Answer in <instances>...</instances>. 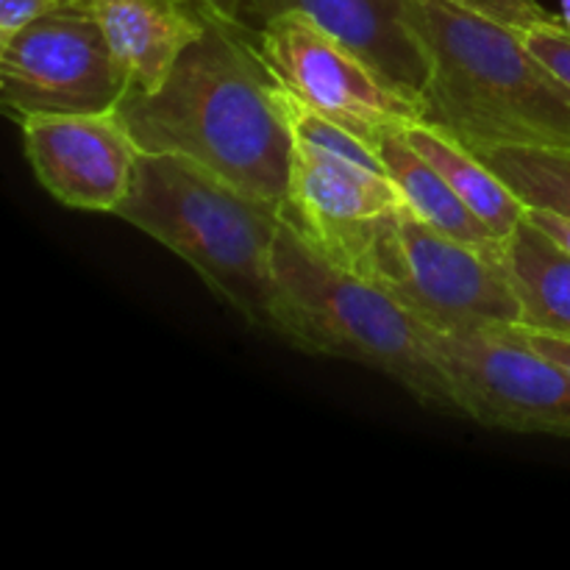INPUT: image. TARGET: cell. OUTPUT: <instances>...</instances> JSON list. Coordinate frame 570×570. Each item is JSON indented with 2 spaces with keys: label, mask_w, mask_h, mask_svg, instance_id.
I'll list each match as a JSON object with an SVG mask.
<instances>
[{
  "label": "cell",
  "mask_w": 570,
  "mask_h": 570,
  "mask_svg": "<svg viewBox=\"0 0 570 570\" xmlns=\"http://www.w3.org/2000/svg\"><path fill=\"white\" fill-rule=\"evenodd\" d=\"M20 126L33 176L59 204L109 215L120 209L142 150L117 111L39 115Z\"/></svg>",
  "instance_id": "10"
},
{
  "label": "cell",
  "mask_w": 570,
  "mask_h": 570,
  "mask_svg": "<svg viewBox=\"0 0 570 570\" xmlns=\"http://www.w3.org/2000/svg\"><path fill=\"white\" fill-rule=\"evenodd\" d=\"M410 14L432 59L423 122L468 150L570 148V89L521 31L451 0H412Z\"/></svg>",
  "instance_id": "2"
},
{
  "label": "cell",
  "mask_w": 570,
  "mask_h": 570,
  "mask_svg": "<svg viewBox=\"0 0 570 570\" xmlns=\"http://www.w3.org/2000/svg\"><path fill=\"white\" fill-rule=\"evenodd\" d=\"M376 154L382 156L390 178L401 189L406 204L438 232L468 248L479 250L488 259L504 262L507 243L451 189V184L406 142L404 131H393L379 142Z\"/></svg>",
  "instance_id": "13"
},
{
  "label": "cell",
  "mask_w": 570,
  "mask_h": 570,
  "mask_svg": "<svg viewBox=\"0 0 570 570\" xmlns=\"http://www.w3.org/2000/svg\"><path fill=\"white\" fill-rule=\"evenodd\" d=\"M104 28L128 95H150L209 22L181 0H72Z\"/></svg>",
  "instance_id": "12"
},
{
  "label": "cell",
  "mask_w": 570,
  "mask_h": 570,
  "mask_svg": "<svg viewBox=\"0 0 570 570\" xmlns=\"http://www.w3.org/2000/svg\"><path fill=\"white\" fill-rule=\"evenodd\" d=\"M527 217L534 223L538 228H543L562 250L570 254V217L557 215V212L549 209H527Z\"/></svg>",
  "instance_id": "22"
},
{
  "label": "cell",
  "mask_w": 570,
  "mask_h": 570,
  "mask_svg": "<svg viewBox=\"0 0 570 570\" xmlns=\"http://www.w3.org/2000/svg\"><path fill=\"white\" fill-rule=\"evenodd\" d=\"M72 3V0H67V6H70Z\"/></svg>",
  "instance_id": "24"
},
{
  "label": "cell",
  "mask_w": 570,
  "mask_h": 570,
  "mask_svg": "<svg viewBox=\"0 0 570 570\" xmlns=\"http://www.w3.org/2000/svg\"><path fill=\"white\" fill-rule=\"evenodd\" d=\"M328 259L379 284L440 332H499L521 326V301L501 262L445 237L404 206L356 228Z\"/></svg>",
  "instance_id": "5"
},
{
  "label": "cell",
  "mask_w": 570,
  "mask_h": 570,
  "mask_svg": "<svg viewBox=\"0 0 570 570\" xmlns=\"http://www.w3.org/2000/svg\"><path fill=\"white\" fill-rule=\"evenodd\" d=\"M451 3L462 6V9L473 11V14H482L488 20L499 22V26L512 28V31H532L540 22L560 20L557 14H551L540 0H451Z\"/></svg>",
  "instance_id": "17"
},
{
  "label": "cell",
  "mask_w": 570,
  "mask_h": 570,
  "mask_svg": "<svg viewBox=\"0 0 570 570\" xmlns=\"http://www.w3.org/2000/svg\"><path fill=\"white\" fill-rule=\"evenodd\" d=\"M562 3V22L570 28V0H560Z\"/></svg>",
  "instance_id": "23"
},
{
  "label": "cell",
  "mask_w": 570,
  "mask_h": 570,
  "mask_svg": "<svg viewBox=\"0 0 570 570\" xmlns=\"http://www.w3.org/2000/svg\"><path fill=\"white\" fill-rule=\"evenodd\" d=\"M476 154L527 209H549L570 217V148H476Z\"/></svg>",
  "instance_id": "16"
},
{
  "label": "cell",
  "mask_w": 570,
  "mask_h": 570,
  "mask_svg": "<svg viewBox=\"0 0 570 570\" xmlns=\"http://www.w3.org/2000/svg\"><path fill=\"white\" fill-rule=\"evenodd\" d=\"M198 271L250 326L289 340L273 265L282 206L243 193L178 154H139L128 198L115 212Z\"/></svg>",
  "instance_id": "3"
},
{
  "label": "cell",
  "mask_w": 570,
  "mask_h": 570,
  "mask_svg": "<svg viewBox=\"0 0 570 570\" xmlns=\"http://www.w3.org/2000/svg\"><path fill=\"white\" fill-rule=\"evenodd\" d=\"M282 104L293 128L282 217L306 243L332 254L356 228L404 206V195L371 145L328 122L284 87Z\"/></svg>",
  "instance_id": "6"
},
{
  "label": "cell",
  "mask_w": 570,
  "mask_h": 570,
  "mask_svg": "<svg viewBox=\"0 0 570 570\" xmlns=\"http://www.w3.org/2000/svg\"><path fill=\"white\" fill-rule=\"evenodd\" d=\"M189 9L198 11L206 22H215V26L226 28H250L245 20L243 0H181Z\"/></svg>",
  "instance_id": "21"
},
{
  "label": "cell",
  "mask_w": 570,
  "mask_h": 570,
  "mask_svg": "<svg viewBox=\"0 0 570 570\" xmlns=\"http://www.w3.org/2000/svg\"><path fill=\"white\" fill-rule=\"evenodd\" d=\"M256 45L284 89L373 150L387 134L423 120L415 100L387 87L365 59L309 17H271L256 28Z\"/></svg>",
  "instance_id": "8"
},
{
  "label": "cell",
  "mask_w": 570,
  "mask_h": 570,
  "mask_svg": "<svg viewBox=\"0 0 570 570\" xmlns=\"http://www.w3.org/2000/svg\"><path fill=\"white\" fill-rule=\"evenodd\" d=\"M404 137L504 243L512 237L527 204L476 154L423 120L404 128Z\"/></svg>",
  "instance_id": "15"
},
{
  "label": "cell",
  "mask_w": 570,
  "mask_h": 570,
  "mask_svg": "<svg viewBox=\"0 0 570 570\" xmlns=\"http://www.w3.org/2000/svg\"><path fill=\"white\" fill-rule=\"evenodd\" d=\"M117 117L142 154L187 156L243 193L278 206L287 198L293 128L256 28L209 22L167 81L126 95Z\"/></svg>",
  "instance_id": "1"
},
{
  "label": "cell",
  "mask_w": 570,
  "mask_h": 570,
  "mask_svg": "<svg viewBox=\"0 0 570 570\" xmlns=\"http://www.w3.org/2000/svg\"><path fill=\"white\" fill-rule=\"evenodd\" d=\"M529 50L570 89V28L560 20L540 22L523 33Z\"/></svg>",
  "instance_id": "18"
},
{
  "label": "cell",
  "mask_w": 570,
  "mask_h": 570,
  "mask_svg": "<svg viewBox=\"0 0 570 570\" xmlns=\"http://www.w3.org/2000/svg\"><path fill=\"white\" fill-rule=\"evenodd\" d=\"M510 332L570 373V340L557 337V334L538 332V328H529V326H510Z\"/></svg>",
  "instance_id": "20"
},
{
  "label": "cell",
  "mask_w": 570,
  "mask_h": 570,
  "mask_svg": "<svg viewBox=\"0 0 570 570\" xmlns=\"http://www.w3.org/2000/svg\"><path fill=\"white\" fill-rule=\"evenodd\" d=\"M434 356L449 373L462 415L482 426L570 438V373L499 332H440L423 323Z\"/></svg>",
  "instance_id": "9"
},
{
  "label": "cell",
  "mask_w": 570,
  "mask_h": 570,
  "mask_svg": "<svg viewBox=\"0 0 570 570\" xmlns=\"http://www.w3.org/2000/svg\"><path fill=\"white\" fill-rule=\"evenodd\" d=\"M128 95L104 28L61 6L0 42V100L17 122L39 115H104Z\"/></svg>",
  "instance_id": "7"
},
{
  "label": "cell",
  "mask_w": 570,
  "mask_h": 570,
  "mask_svg": "<svg viewBox=\"0 0 570 570\" xmlns=\"http://www.w3.org/2000/svg\"><path fill=\"white\" fill-rule=\"evenodd\" d=\"M504 271L521 301V326L570 340V254L529 217L504 248Z\"/></svg>",
  "instance_id": "14"
},
{
  "label": "cell",
  "mask_w": 570,
  "mask_h": 570,
  "mask_svg": "<svg viewBox=\"0 0 570 570\" xmlns=\"http://www.w3.org/2000/svg\"><path fill=\"white\" fill-rule=\"evenodd\" d=\"M273 265L287 306L289 345L376 367L423 404L462 415L423 323L393 295L328 259L287 220L278 228Z\"/></svg>",
  "instance_id": "4"
},
{
  "label": "cell",
  "mask_w": 570,
  "mask_h": 570,
  "mask_svg": "<svg viewBox=\"0 0 570 570\" xmlns=\"http://www.w3.org/2000/svg\"><path fill=\"white\" fill-rule=\"evenodd\" d=\"M61 6H67V0H0V42L20 31L26 22Z\"/></svg>",
  "instance_id": "19"
},
{
  "label": "cell",
  "mask_w": 570,
  "mask_h": 570,
  "mask_svg": "<svg viewBox=\"0 0 570 570\" xmlns=\"http://www.w3.org/2000/svg\"><path fill=\"white\" fill-rule=\"evenodd\" d=\"M410 6L412 0H243L248 26L250 20L262 26L289 11L309 17L365 59L387 87L423 109L432 59L412 22Z\"/></svg>",
  "instance_id": "11"
}]
</instances>
